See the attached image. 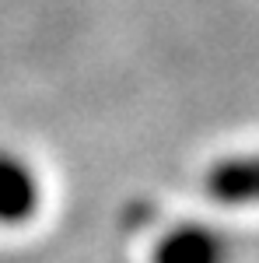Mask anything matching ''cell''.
<instances>
[{"label":"cell","instance_id":"cell-1","mask_svg":"<svg viewBox=\"0 0 259 263\" xmlns=\"http://www.w3.org/2000/svg\"><path fill=\"white\" fill-rule=\"evenodd\" d=\"M203 186L224 207H259V151L231 155L207 168Z\"/></svg>","mask_w":259,"mask_h":263},{"label":"cell","instance_id":"cell-2","mask_svg":"<svg viewBox=\"0 0 259 263\" xmlns=\"http://www.w3.org/2000/svg\"><path fill=\"white\" fill-rule=\"evenodd\" d=\"M228 246L207 224H175L154 242L151 263H224Z\"/></svg>","mask_w":259,"mask_h":263},{"label":"cell","instance_id":"cell-3","mask_svg":"<svg viewBox=\"0 0 259 263\" xmlns=\"http://www.w3.org/2000/svg\"><path fill=\"white\" fill-rule=\"evenodd\" d=\"M42 190L28 165L0 151V224H21L39 211Z\"/></svg>","mask_w":259,"mask_h":263}]
</instances>
